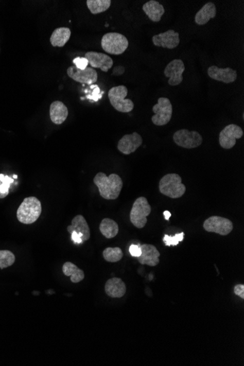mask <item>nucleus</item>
I'll return each instance as SVG.
<instances>
[{
  "label": "nucleus",
  "mask_w": 244,
  "mask_h": 366,
  "mask_svg": "<svg viewBox=\"0 0 244 366\" xmlns=\"http://www.w3.org/2000/svg\"><path fill=\"white\" fill-rule=\"evenodd\" d=\"M143 10L152 22H159L165 14V8L158 1L151 0L143 5Z\"/></svg>",
  "instance_id": "412c9836"
},
{
  "label": "nucleus",
  "mask_w": 244,
  "mask_h": 366,
  "mask_svg": "<svg viewBox=\"0 0 244 366\" xmlns=\"http://www.w3.org/2000/svg\"><path fill=\"white\" fill-rule=\"evenodd\" d=\"M15 260V257L13 252L8 250H0V269L11 266Z\"/></svg>",
  "instance_id": "cd10ccee"
},
{
  "label": "nucleus",
  "mask_w": 244,
  "mask_h": 366,
  "mask_svg": "<svg viewBox=\"0 0 244 366\" xmlns=\"http://www.w3.org/2000/svg\"><path fill=\"white\" fill-rule=\"evenodd\" d=\"M143 138L137 132L125 135L118 141V151L123 154L129 155L135 152L142 145Z\"/></svg>",
  "instance_id": "4468645a"
},
{
  "label": "nucleus",
  "mask_w": 244,
  "mask_h": 366,
  "mask_svg": "<svg viewBox=\"0 0 244 366\" xmlns=\"http://www.w3.org/2000/svg\"><path fill=\"white\" fill-rule=\"evenodd\" d=\"M152 42L155 46L163 47L167 49H174L180 43L179 33L170 29L167 32L153 36Z\"/></svg>",
  "instance_id": "ddd939ff"
},
{
  "label": "nucleus",
  "mask_w": 244,
  "mask_h": 366,
  "mask_svg": "<svg viewBox=\"0 0 244 366\" xmlns=\"http://www.w3.org/2000/svg\"><path fill=\"white\" fill-rule=\"evenodd\" d=\"M208 75L212 79L226 84L233 83L237 79L236 71L231 67L219 68L217 66H211L208 69Z\"/></svg>",
  "instance_id": "f3484780"
},
{
  "label": "nucleus",
  "mask_w": 244,
  "mask_h": 366,
  "mask_svg": "<svg viewBox=\"0 0 244 366\" xmlns=\"http://www.w3.org/2000/svg\"><path fill=\"white\" fill-rule=\"evenodd\" d=\"M71 36V31L69 28H57L52 33L50 42L54 47H63L69 41Z\"/></svg>",
  "instance_id": "5701e85b"
},
{
  "label": "nucleus",
  "mask_w": 244,
  "mask_h": 366,
  "mask_svg": "<svg viewBox=\"0 0 244 366\" xmlns=\"http://www.w3.org/2000/svg\"><path fill=\"white\" fill-rule=\"evenodd\" d=\"M62 271L65 276L71 277V280L73 283H79L80 282L84 280V272L72 263H64L63 267H62Z\"/></svg>",
  "instance_id": "b1692460"
},
{
  "label": "nucleus",
  "mask_w": 244,
  "mask_h": 366,
  "mask_svg": "<svg viewBox=\"0 0 244 366\" xmlns=\"http://www.w3.org/2000/svg\"><path fill=\"white\" fill-rule=\"evenodd\" d=\"M67 231L69 233L76 232L83 236V241H86L90 238V229L86 219L82 215H77L73 218L72 224L67 226Z\"/></svg>",
  "instance_id": "6ab92c4d"
},
{
  "label": "nucleus",
  "mask_w": 244,
  "mask_h": 366,
  "mask_svg": "<svg viewBox=\"0 0 244 366\" xmlns=\"http://www.w3.org/2000/svg\"><path fill=\"white\" fill-rule=\"evenodd\" d=\"M100 231L103 236L111 239L118 235V225L113 219L106 218L100 223Z\"/></svg>",
  "instance_id": "393cba45"
},
{
  "label": "nucleus",
  "mask_w": 244,
  "mask_h": 366,
  "mask_svg": "<svg viewBox=\"0 0 244 366\" xmlns=\"http://www.w3.org/2000/svg\"><path fill=\"white\" fill-rule=\"evenodd\" d=\"M0 181L3 183H8V184H11L13 183V179L8 176H5L4 174H0Z\"/></svg>",
  "instance_id": "e433bc0d"
},
{
  "label": "nucleus",
  "mask_w": 244,
  "mask_h": 366,
  "mask_svg": "<svg viewBox=\"0 0 244 366\" xmlns=\"http://www.w3.org/2000/svg\"><path fill=\"white\" fill-rule=\"evenodd\" d=\"M71 238H72L75 243H81L83 242L82 235L76 233V232H73V233H71Z\"/></svg>",
  "instance_id": "f704fd0d"
},
{
  "label": "nucleus",
  "mask_w": 244,
  "mask_h": 366,
  "mask_svg": "<svg viewBox=\"0 0 244 366\" xmlns=\"http://www.w3.org/2000/svg\"><path fill=\"white\" fill-rule=\"evenodd\" d=\"M13 179H18V177H17L16 175H13Z\"/></svg>",
  "instance_id": "58836bf2"
},
{
  "label": "nucleus",
  "mask_w": 244,
  "mask_h": 366,
  "mask_svg": "<svg viewBox=\"0 0 244 366\" xmlns=\"http://www.w3.org/2000/svg\"><path fill=\"white\" fill-rule=\"evenodd\" d=\"M11 185L8 183H3L0 181V199L6 198L9 194L10 186Z\"/></svg>",
  "instance_id": "2f4dec72"
},
{
  "label": "nucleus",
  "mask_w": 244,
  "mask_h": 366,
  "mask_svg": "<svg viewBox=\"0 0 244 366\" xmlns=\"http://www.w3.org/2000/svg\"><path fill=\"white\" fill-rule=\"evenodd\" d=\"M86 5L91 13L97 15L109 10L111 5V0H87Z\"/></svg>",
  "instance_id": "a878e982"
},
{
  "label": "nucleus",
  "mask_w": 244,
  "mask_h": 366,
  "mask_svg": "<svg viewBox=\"0 0 244 366\" xmlns=\"http://www.w3.org/2000/svg\"><path fill=\"white\" fill-rule=\"evenodd\" d=\"M101 46L106 53L121 55L128 48L129 41L126 37L120 33L109 32L102 37Z\"/></svg>",
  "instance_id": "20e7f679"
},
{
  "label": "nucleus",
  "mask_w": 244,
  "mask_h": 366,
  "mask_svg": "<svg viewBox=\"0 0 244 366\" xmlns=\"http://www.w3.org/2000/svg\"><path fill=\"white\" fill-rule=\"evenodd\" d=\"M102 255L107 262L117 263L123 258L124 254L119 247H115V248L108 247L103 251Z\"/></svg>",
  "instance_id": "bb28decb"
},
{
  "label": "nucleus",
  "mask_w": 244,
  "mask_h": 366,
  "mask_svg": "<svg viewBox=\"0 0 244 366\" xmlns=\"http://www.w3.org/2000/svg\"><path fill=\"white\" fill-rule=\"evenodd\" d=\"M163 215L166 220H169L170 217H171V214H170V212H168V211H165V212H163Z\"/></svg>",
  "instance_id": "4c0bfd02"
},
{
  "label": "nucleus",
  "mask_w": 244,
  "mask_h": 366,
  "mask_svg": "<svg viewBox=\"0 0 244 366\" xmlns=\"http://www.w3.org/2000/svg\"><path fill=\"white\" fill-rule=\"evenodd\" d=\"M73 62L79 69H85L88 67L89 61L85 57H76L73 59Z\"/></svg>",
  "instance_id": "7c9ffc66"
},
{
  "label": "nucleus",
  "mask_w": 244,
  "mask_h": 366,
  "mask_svg": "<svg viewBox=\"0 0 244 366\" xmlns=\"http://www.w3.org/2000/svg\"><path fill=\"white\" fill-rule=\"evenodd\" d=\"M129 250H130V254H131L132 257H140L141 254L140 246L132 244V245L130 246V249H129Z\"/></svg>",
  "instance_id": "473e14b6"
},
{
  "label": "nucleus",
  "mask_w": 244,
  "mask_h": 366,
  "mask_svg": "<svg viewBox=\"0 0 244 366\" xmlns=\"http://www.w3.org/2000/svg\"><path fill=\"white\" fill-rule=\"evenodd\" d=\"M125 72V67H122V66H116V67L113 69V75L115 76H119L124 74Z\"/></svg>",
  "instance_id": "c9c22d12"
},
{
  "label": "nucleus",
  "mask_w": 244,
  "mask_h": 366,
  "mask_svg": "<svg viewBox=\"0 0 244 366\" xmlns=\"http://www.w3.org/2000/svg\"><path fill=\"white\" fill-rule=\"evenodd\" d=\"M141 254L137 257L141 265L154 267L160 263V252L151 244H142L140 246Z\"/></svg>",
  "instance_id": "dca6fc26"
},
{
  "label": "nucleus",
  "mask_w": 244,
  "mask_h": 366,
  "mask_svg": "<svg viewBox=\"0 0 244 366\" xmlns=\"http://www.w3.org/2000/svg\"><path fill=\"white\" fill-rule=\"evenodd\" d=\"M216 15H217L216 5L213 3H208L196 13L195 22L198 25L203 26L211 19L215 18Z\"/></svg>",
  "instance_id": "4be33fe9"
},
{
  "label": "nucleus",
  "mask_w": 244,
  "mask_h": 366,
  "mask_svg": "<svg viewBox=\"0 0 244 366\" xmlns=\"http://www.w3.org/2000/svg\"><path fill=\"white\" fill-rule=\"evenodd\" d=\"M128 95L126 86H114L109 92V98L111 106L118 112L130 113L134 109V102L131 100L125 99Z\"/></svg>",
  "instance_id": "39448f33"
},
{
  "label": "nucleus",
  "mask_w": 244,
  "mask_h": 366,
  "mask_svg": "<svg viewBox=\"0 0 244 366\" xmlns=\"http://www.w3.org/2000/svg\"><path fill=\"white\" fill-rule=\"evenodd\" d=\"M154 116L151 121L156 126H164L170 122L172 118V106L170 100L167 97H160L158 103L153 106Z\"/></svg>",
  "instance_id": "0eeeda50"
},
{
  "label": "nucleus",
  "mask_w": 244,
  "mask_h": 366,
  "mask_svg": "<svg viewBox=\"0 0 244 366\" xmlns=\"http://www.w3.org/2000/svg\"><path fill=\"white\" fill-rule=\"evenodd\" d=\"M67 73L69 78L83 85L94 84L98 78L97 71L90 67H87L85 69H79L76 66H71L68 68Z\"/></svg>",
  "instance_id": "9b49d317"
},
{
  "label": "nucleus",
  "mask_w": 244,
  "mask_h": 366,
  "mask_svg": "<svg viewBox=\"0 0 244 366\" xmlns=\"http://www.w3.org/2000/svg\"><path fill=\"white\" fill-rule=\"evenodd\" d=\"M94 184L98 188L100 196L106 200L117 199L123 187L121 178L116 173L107 177L104 172H98L94 178Z\"/></svg>",
  "instance_id": "f257e3e1"
},
{
  "label": "nucleus",
  "mask_w": 244,
  "mask_h": 366,
  "mask_svg": "<svg viewBox=\"0 0 244 366\" xmlns=\"http://www.w3.org/2000/svg\"><path fill=\"white\" fill-rule=\"evenodd\" d=\"M243 131L236 125H229L219 134V144L224 149H231L236 144V140L241 138Z\"/></svg>",
  "instance_id": "9d476101"
},
{
  "label": "nucleus",
  "mask_w": 244,
  "mask_h": 366,
  "mask_svg": "<svg viewBox=\"0 0 244 366\" xmlns=\"http://www.w3.org/2000/svg\"><path fill=\"white\" fill-rule=\"evenodd\" d=\"M234 292L236 295L239 296L240 299H244V285H237L234 287Z\"/></svg>",
  "instance_id": "72a5a7b5"
},
{
  "label": "nucleus",
  "mask_w": 244,
  "mask_h": 366,
  "mask_svg": "<svg viewBox=\"0 0 244 366\" xmlns=\"http://www.w3.org/2000/svg\"><path fill=\"white\" fill-rule=\"evenodd\" d=\"M160 193L165 196L177 199L186 193V186L182 184V179L179 174L169 173L164 176L159 184Z\"/></svg>",
  "instance_id": "7ed1b4c3"
},
{
  "label": "nucleus",
  "mask_w": 244,
  "mask_h": 366,
  "mask_svg": "<svg viewBox=\"0 0 244 366\" xmlns=\"http://www.w3.org/2000/svg\"><path fill=\"white\" fill-rule=\"evenodd\" d=\"M41 201L36 197L25 198L17 210V219L24 224L36 222L41 215Z\"/></svg>",
  "instance_id": "f03ea898"
},
{
  "label": "nucleus",
  "mask_w": 244,
  "mask_h": 366,
  "mask_svg": "<svg viewBox=\"0 0 244 366\" xmlns=\"http://www.w3.org/2000/svg\"><path fill=\"white\" fill-rule=\"evenodd\" d=\"M93 92H92V95H86V98L89 100L94 101V102H97L100 99L102 98V95H103L104 92H101L100 87L97 86V85H95V88L92 89Z\"/></svg>",
  "instance_id": "c756f323"
},
{
  "label": "nucleus",
  "mask_w": 244,
  "mask_h": 366,
  "mask_svg": "<svg viewBox=\"0 0 244 366\" xmlns=\"http://www.w3.org/2000/svg\"><path fill=\"white\" fill-rule=\"evenodd\" d=\"M85 58L89 61L91 67L99 68L102 72L107 73L113 67V59L104 54L95 51L87 52Z\"/></svg>",
  "instance_id": "2eb2a0df"
},
{
  "label": "nucleus",
  "mask_w": 244,
  "mask_h": 366,
  "mask_svg": "<svg viewBox=\"0 0 244 366\" xmlns=\"http://www.w3.org/2000/svg\"><path fill=\"white\" fill-rule=\"evenodd\" d=\"M68 116V109L61 101H55L50 106V118L54 124L62 125Z\"/></svg>",
  "instance_id": "aec40b11"
},
{
  "label": "nucleus",
  "mask_w": 244,
  "mask_h": 366,
  "mask_svg": "<svg viewBox=\"0 0 244 366\" xmlns=\"http://www.w3.org/2000/svg\"><path fill=\"white\" fill-rule=\"evenodd\" d=\"M185 71V65L181 59L171 61L164 71V74L169 78L168 84L171 86H178L183 81V73Z\"/></svg>",
  "instance_id": "f8f14e48"
},
{
  "label": "nucleus",
  "mask_w": 244,
  "mask_h": 366,
  "mask_svg": "<svg viewBox=\"0 0 244 366\" xmlns=\"http://www.w3.org/2000/svg\"><path fill=\"white\" fill-rule=\"evenodd\" d=\"M151 212V207L145 197H140L134 202L130 212V222L135 228L142 229L147 223L148 216Z\"/></svg>",
  "instance_id": "423d86ee"
},
{
  "label": "nucleus",
  "mask_w": 244,
  "mask_h": 366,
  "mask_svg": "<svg viewBox=\"0 0 244 366\" xmlns=\"http://www.w3.org/2000/svg\"><path fill=\"white\" fill-rule=\"evenodd\" d=\"M184 238V233H178L173 235V236H169L165 235L163 238V241L165 246L167 247H171V246H177L179 242L182 241Z\"/></svg>",
  "instance_id": "c85d7f7f"
},
{
  "label": "nucleus",
  "mask_w": 244,
  "mask_h": 366,
  "mask_svg": "<svg viewBox=\"0 0 244 366\" xmlns=\"http://www.w3.org/2000/svg\"><path fill=\"white\" fill-rule=\"evenodd\" d=\"M106 293L112 299H120L126 293L127 287L125 282L120 278H110L104 285Z\"/></svg>",
  "instance_id": "a211bd4d"
},
{
  "label": "nucleus",
  "mask_w": 244,
  "mask_h": 366,
  "mask_svg": "<svg viewBox=\"0 0 244 366\" xmlns=\"http://www.w3.org/2000/svg\"><path fill=\"white\" fill-rule=\"evenodd\" d=\"M173 141L177 146L184 149H195L203 143V137L199 132L183 129L174 133Z\"/></svg>",
  "instance_id": "6e6552de"
},
{
  "label": "nucleus",
  "mask_w": 244,
  "mask_h": 366,
  "mask_svg": "<svg viewBox=\"0 0 244 366\" xmlns=\"http://www.w3.org/2000/svg\"><path fill=\"white\" fill-rule=\"evenodd\" d=\"M203 228L208 233H215L226 236L233 231V224L226 218L213 216L204 222Z\"/></svg>",
  "instance_id": "1a4fd4ad"
}]
</instances>
